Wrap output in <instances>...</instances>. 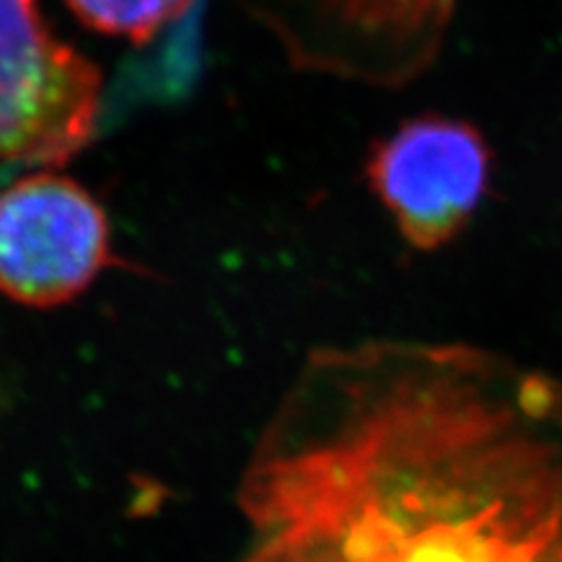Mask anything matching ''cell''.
<instances>
[{"label": "cell", "mask_w": 562, "mask_h": 562, "mask_svg": "<svg viewBox=\"0 0 562 562\" xmlns=\"http://www.w3.org/2000/svg\"><path fill=\"white\" fill-rule=\"evenodd\" d=\"M190 3L192 0H66L87 29L134 45L150 43L165 26L181 20Z\"/></svg>", "instance_id": "5b68a950"}, {"label": "cell", "mask_w": 562, "mask_h": 562, "mask_svg": "<svg viewBox=\"0 0 562 562\" xmlns=\"http://www.w3.org/2000/svg\"><path fill=\"white\" fill-rule=\"evenodd\" d=\"M101 99L99 66L49 31L38 0H0V165H68L94 140Z\"/></svg>", "instance_id": "7a4b0ae2"}, {"label": "cell", "mask_w": 562, "mask_h": 562, "mask_svg": "<svg viewBox=\"0 0 562 562\" xmlns=\"http://www.w3.org/2000/svg\"><path fill=\"white\" fill-rule=\"evenodd\" d=\"M239 508V562H562V384L473 345L322 347Z\"/></svg>", "instance_id": "6da1fadb"}, {"label": "cell", "mask_w": 562, "mask_h": 562, "mask_svg": "<svg viewBox=\"0 0 562 562\" xmlns=\"http://www.w3.org/2000/svg\"><path fill=\"white\" fill-rule=\"evenodd\" d=\"M366 173L403 239L436 251L460 235L481 206L490 150L469 122L422 115L378 140Z\"/></svg>", "instance_id": "277c9868"}, {"label": "cell", "mask_w": 562, "mask_h": 562, "mask_svg": "<svg viewBox=\"0 0 562 562\" xmlns=\"http://www.w3.org/2000/svg\"><path fill=\"white\" fill-rule=\"evenodd\" d=\"M115 262L99 200L55 169L29 171L0 190V295L52 310L74 303Z\"/></svg>", "instance_id": "3957f363"}]
</instances>
